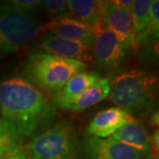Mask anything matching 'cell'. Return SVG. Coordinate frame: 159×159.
<instances>
[{
	"label": "cell",
	"instance_id": "20",
	"mask_svg": "<svg viewBox=\"0 0 159 159\" xmlns=\"http://www.w3.org/2000/svg\"><path fill=\"white\" fill-rule=\"evenodd\" d=\"M6 3L11 8L29 15H32L42 8L41 0H12Z\"/></svg>",
	"mask_w": 159,
	"mask_h": 159
},
{
	"label": "cell",
	"instance_id": "18",
	"mask_svg": "<svg viewBox=\"0 0 159 159\" xmlns=\"http://www.w3.org/2000/svg\"><path fill=\"white\" fill-rule=\"evenodd\" d=\"M150 5L151 0H133L130 14L134 35L145 29L149 18Z\"/></svg>",
	"mask_w": 159,
	"mask_h": 159
},
{
	"label": "cell",
	"instance_id": "7",
	"mask_svg": "<svg viewBox=\"0 0 159 159\" xmlns=\"http://www.w3.org/2000/svg\"><path fill=\"white\" fill-rule=\"evenodd\" d=\"M82 148L86 159H142L148 156L112 137L87 136L84 138Z\"/></svg>",
	"mask_w": 159,
	"mask_h": 159
},
{
	"label": "cell",
	"instance_id": "3",
	"mask_svg": "<svg viewBox=\"0 0 159 159\" xmlns=\"http://www.w3.org/2000/svg\"><path fill=\"white\" fill-rule=\"evenodd\" d=\"M157 80L141 70H131L114 77L109 99L128 113L141 111L150 102Z\"/></svg>",
	"mask_w": 159,
	"mask_h": 159
},
{
	"label": "cell",
	"instance_id": "11",
	"mask_svg": "<svg viewBox=\"0 0 159 159\" xmlns=\"http://www.w3.org/2000/svg\"><path fill=\"white\" fill-rule=\"evenodd\" d=\"M134 119V118L125 110L111 107L99 111L94 117L88 126V132L91 136L108 138Z\"/></svg>",
	"mask_w": 159,
	"mask_h": 159
},
{
	"label": "cell",
	"instance_id": "23",
	"mask_svg": "<svg viewBox=\"0 0 159 159\" xmlns=\"http://www.w3.org/2000/svg\"><path fill=\"white\" fill-rule=\"evenodd\" d=\"M6 159H28V158H27V157H26L25 153L20 149V150L17 151V152H15V153L12 154V155H11V156H9V157H7Z\"/></svg>",
	"mask_w": 159,
	"mask_h": 159
},
{
	"label": "cell",
	"instance_id": "2",
	"mask_svg": "<svg viewBox=\"0 0 159 159\" xmlns=\"http://www.w3.org/2000/svg\"><path fill=\"white\" fill-rule=\"evenodd\" d=\"M86 68L85 63L36 52L29 57L25 73L33 83L43 90L57 94L73 76Z\"/></svg>",
	"mask_w": 159,
	"mask_h": 159
},
{
	"label": "cell",
	"instance_id": "17",
	"mask_svg": "<svg viewBox=\"0 0 159 159\" xmlns=\"http://www.w3.org/2000/svg\"><path fill=\"white\" fill-rule=\"evenodd\" d=\"M159 30V1L152 0L150 9H149V18L145 29L140 33L134 35L135 45L147 44L151 42H155L158 39Z\"/></svg>",
	"mask_w": 159,
	"mask_h": 159
},
{
	"label": "cell",
	"instance_id": "13",
	"mask_svg": "<svg viewBox=\"0 0 159 159\" xmlns=\"http://www.w3.org/2000/svg\"><path fill=\"white\" fill-rule=\"evenodd\" d=\"M106 2L97 0H68L66 1V6L72 17L95 29L102 28V13Z\"/></svg>",
	"mask_w": 159,
	"mask_h": 159
},
{
	"label": "cell",
	"instance_id": "12",
	"mask_svg": "<svg viewBox=\"0 0 159 159\" xmlns=\"http://www.w3.org/2000/svg\"><path fill=\"white\" fill-rule=\"evenodd\" d=\"M110 82L111 81L107 78H101L94 85L90 86L73 99L56 102L54 104L66 111L76 112L82 111L109 97L111 91Z\"/></svg>",
	"mask_w": 159,
	"mask_h": 159
},
{
	"label": "cell",
	"instance_id": "10",
	"mask_svg": "<svg viewBox=\"0 0 159 159\" xmlns=\"http://www.w3.org/2000/svg\"><path fill=\"white\" fill-rule=\"evenodd\" d=\"M40 32H48L64 39L83 42L94 41L95 38V29L93 27L67 15L51 19L49 22L40 26Z\"/></svg>",
	"mask_w": 159,
	"mask_h": 159
},
{
	"label": "cell",
	"instance_id": "19",
	"mask_svg": "<svg viewBox=\"0 0 159 159\" xmlns=\"http://www.w3.org/2000/svg\"><path fill=\"white\" fill-rule=\"evenodd\" d=\"M42 8L52 19L64 16L67 11L66 0H43L42 1Z\"/></svg>",
	"mask_w": 159,
	"mask_h": 159
},
{
	"label": "cell",
	"instance_id": "4",
	"mask_svg": "<svg viewBox=\"0 0 159 159\" xmlns=\"http://www.w3.org/2000/svg\"><path fill=\"white\" fill-rule=\"evenodd\" d=\"M78 144L74 125L62 121L34 136L26 146L28 159H70Z\"/></svg>",
	"mask_w": 159,
	"mask_h": 159
},
{
	"label": "cell",
	"instance_id": "6",
	"mask_svg": "<svg viewBox=\"0 0 159 159\" xmlns=\"http://www.w3.org/2000/svg\"><path fill=\"white\" fill-rule=\"evenodd\" d=\"M128 52L129 48L112 33L102 28L95 29L93 59L98 66L107 70L117 68L125 61Z\"/></svg>",
	"mask_w": 159,
	"mask_h": 159
},
{
	"label": "cell",
	"instance_id": "22",
	"mask_svg": "<svg viewBox=\"0 0 159 159\" xmlns=\"http://www.w3.org/2000/svg\"><path fill=\"white\" fill-rule=\"evenodd\" d=\"M150 139V144H151V148H153L154 151L157 154H158L159 148V131L158 129L154 131L151 136H149Z\"/></svg>",
	"mask_w": 159,
	"mask_h": 159
},
{
	"label": "cell",
	"instance_id": "16",
	"mask_svg": "<svg viewBox=\"0 0 159 159\" xmlns=\"http://www.w3.org/2000/svg\"><path fill=\"white\" fill-rule=\"evenodd\" d=\"M23 140L11 125L0 119V157H7L19 151Z\"/></svg>",
	"mask_w": 159,
	"mask_h": 159
},
{
	"label": "cell",
	"instance_id": "9",
	"mask_svg": "<svg viewBox=\"0 0 159 159\" xmlns=\"http://www.w3.org/2000/svg\"><path fill=\"white\" fill-rule=\"evenodd\" d=\"M102 28L112 33L129 49L136 46L130 11L119 9L114 5L112 1L106 2L102 13Z\"/></svg>",
	"mask_w": 159,
	"mask_h": 159
},
{
	"label": "cell",
	"instance_id": "15",
	"mask_svg": "<svg viewBox=\"0 0 159 159\" xmlns=\"http://www.w3.org/2000/svg\"><path fill=\"white\" fill-rule=\"evenodd\" d=\"M101 79L100 74L95 72H81L75 74L66 82V84L59 93L52 97L53 103L71 100L86 90L90 86L94 85Z\"/></svg>",
	"mask_w": 159,
	"mask_h": 159
},
{
	"label": "cell",
	"instance_id": "14",
	"mask_svg": "<svg viewBox=\"0 0 159 159\" xmlns=\"http://www.w3.org/2000/svg\"><path fill=\"white\" fill-rule=\"evenodd\" d=\"M111 137L147 155L152 149L148 131L141 121L135 119L123 125Z\"/></svg>",
	"mask_w": 159,
	"mask_h": 159
},
{
	"label": "cell",
	"instance_id": "1",
	"mask_svg": "<svg viewBox=\"0 0 159 159\" xmlns=\"http://www.w3.org/2000/svg\"><path fill=\"white\" fill-rule=\"evenodd\" d=\"M0 113L22 137L34 136L54 119L56 111L31 82L12 77L0 83Z\"/></svg>",
	"mask_w": 159,
	"mask_h": 159
},
{
	"label": "cell",
	"instance_id": "26",
	"mask_svg": "<svg viewBox=\"0 0 159 159\" xmlns=\"http://www.w3.org/2000/svg\"><path fill=\"white\" fill-rule=\"evenodd\" d=\"M0 159H6V157H0Z\"/></svg>",
	"mask_w": 159,
	"mask_h": 159
},
{
	"label": "cell",
	"instance_id": "27",
	"mask_svg": "<svg viewBox=\"0 0 159 159\" xmlns=\"http://www.w3.org/2000/svg\"><path fill=\"white\" fill-rule=\"evenodd\" d=\"M70 159H76V158H74V157H72V158H70Z\"/></svg>",
	"mask_w": 159,
	"mask_h": 159
},
{
	"label": "cell",
	"instance_id": "25",
	"mask_svg": "<svg viewBox=\"0 0 159 159\" xmlns=\"http://www.w3.org/2000/svg\"><path fill=\"white\" fill-rule=\"evenodd\" d=\"M142 159H153V157H151V156L149 155V156H146L145 157H143Z\"/></svg>",
	"mask_w": 159,
	"mask_h": 159
},
{
	"label": "cell",
	"instance_id": "21",
	"mask_svg": "<svg viewBox=\"0 0 159 159\" xmlns=\"http://www.w3.org/2000/svg\"><path fill=\"white\" fill-rule=\"evenodd\" d=\"M112 3L121 10L130 11L132 4H133V0H114V1H112Z\"/></svg>",
	"mask_w": 159,
	"mask_h": 159
},
{
	"label": "cell",
	"instance_id": "24",
	"mask_svg": "<svg viewBox=\"0 0 159 159\" xmlns=\"http://www.w3.org/2000/svg\"><path fill=\"white\" fill-rule=\"evenodd\" d=\"M150 125L152 126H158L159 125V115L158 111L154 112L153 115L150 118Z\"/></svg>",
	"mask_w": 159,
	"mask_h": 159
},
{
	"label": "cell",
	"instance_id": "5",
	"mask_svg": "<svg viewBox=\"0 0 159 159\" xmlns=\"http://www.w3.org/2000/svg\"><path fill=\"white\" fill-rule=\"evenodd\" d=\"M40 33V25L32 15L0 5V54L18 51Z\"/></svg>",
	"mask_w": 159,
	"mask_h": 159
},
{
	"label": "cell",
	"instance_id": "8",
	"mask_svg": "<svg viewBox=\"0 0 159 159\" xmlns=\"http://www.w3.org/2000/svg\"><path fill=\"white\" fill-rule=\"evenodd\" d=\"M93 43L94 41H75L64 39L47 34L38 43V49L43 53L74 59L82 63L93 60Z\"/></svg>",
	"mask_w": 159,
	"mask_h": 159
}]
</instances>
